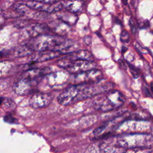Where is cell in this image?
<instances>
[{"label": "cell", "instance_id": "cell-15", "mask_svg": "<svg viewBox=\"0 0 153 153\" xmlns=\"http://www.w3.org/2000/svg\"><path fill=\"white\" fill-rule=\"evenodd\" d=\"M62 7H63V4L60 2H57L54 4H50L48 13H52L57 12V11H60V10H62Z\"/></svg>", "mask_w": 153, "mask_h": 153}, {"label": "cell", "instance_id": "cell-22", "mask_svg": "<svg viewBox=\"0 0 153 153\" xmlns=\"http://www.w3.org/2000/svg\"><path fill=\"white\" fill-rule=\"evenodd\" d=\"M144 90H145V91H144V93H145L146 96H149V97L151 96V94H149V90H148V88H144Z\"/></svg>", "mask_w": 153, "mask_h": 153}, {"label": "cell", "instance_id": "cell-21", "mask_svg": "<svg viewBox=\"0 0 153 153\" xmlns=\"http://www.w3.org/2000/svg\"><path fill=\"white\" fill-rule=\"evenodd\" d=\"M26 23V21H19L18 23L17 22H16V25L17 26V27H22V26H25V25Z\"/></svg>", "mask_w": 153, "mask_h": 153}, {"label": "cell", "instance_id": "cell-13", "mask_svg": "<svg viewBox=\"0 0 153 153\" xmlns=\"http://www.w3.org/2000/svg\"><path fill=\"white\" fill-rule=\"evenodd\" d=\"M1 107L5 111H13L16 107V103L11 99L2 97L1 99Z\"/></svg>", "mask_w": 153, "mask_h": 153}, {"label": "cell", "instance_id": "cell-1", "mask_svg": "<svg viewBox=\"0 0 153 153\" xmlns=\"http://www.w3.org/2000/svg\"><path fill=\"white\" fill-rule=\"evenodd\" d=\"M97 93L95 84H74L64 89L57 97V101L60 105L67 106L91 97Z\"/></svg>", "mask_w": 153, "mask_h": 153}, {"label": "cell", "instance_id": "cell-6", "mask_svg": "<svg viewBox=\"0 0 153 153\" xmlns=\"http://www.w3.org/2000/svg\"><path fill=\"white\" fill-rule=\"evenodd\" d=\"M38 82L22 76L14 84L13 87L14 92L19 96H24L31 93Z\"/></svg>", "mask_w": 153, "mask_h": 153}, {"label": "cell", "instance_id": "cell-4", "mask_svg": "<svg viewBox=\"0 0 153 153\" xmlns=\"http://www.w3.org/2000/svg\"><path fill=\"white\" fill-rule=\"evenodd\" d=\"M57 65L60 68H64L74 74L87 71L94 69L95 67V63L93 61L71 60L66 57L59 60Z\"/></svg>", "mask_w": 153, "mask_h": 153}, {"label": "cell", "instance_id": "cell-24", "mask_svg": "<svg viewBox=\"0 0 153 153\" xmlns=\"http://www.w3.org/2000/svg\"><path fill=\"white\" fill-rule=\"evenodd\" d=\"M126 50H127V48L125 47H123V48H122V51L124 53V52H125Z\"/></svg>", "mask_w": 153, "mask_h": 153}, {"label": "cell", "instance_id": "cell-5", "mask_svg": "<svg viewBox=\"0 0 153 153\" xmlns=\"http://www.w3.org/2000/svg\"><path fill=\"white\" fill-rule=\"evenodd\" d=\"M102 76V71L94 68L87 71L75 74L73 81L74 84H92L101 81Z\"/></svg>", "mask_w": 153, "mask_h": 153}, {"label": "cell", "instance_id": "cell-25", "mask_svg": "<svg viewBox=\"0 0 153 153\" xmlns=\"http://www.w3.org/2000/svg\"><path fill=\"white\" fill-rule=\"evenodd\" d=\"M150 87H151V90L153 92V82H152V83L150 84Z\"/></svg>", "mask_w": 153, "mask_h": 153}, {"label": "cell", "instance_id": "cell-11", "mask_svg": "<svg viewBox=\"0 0 153 153\" xmlns=\"http://www.w3.org/2000/svg\"><path fill=\"white\" fill-rule=\"evenodd\" d=\"M33 50L29 44L19 45L13 51V55L16 57H22L32 54Z\"/></svg>", "mask_w": 153, "mask_h": 153}, {"label": "cell", "instance_id": "cell-23", "mask_svg": "<svg viewBox=\"0 0 153 153\" xmlns=\"http://www.w3.org/2000/svg\"><path fill=\"white\" fill-rule=\"evenodd\" d=\"M122 1V2L124 5H126L127 4V1L128 0H121Z\"/></svg>", "mask_w": 153, "mask_h": 153}, {"label": "cell", "instance_id": "cell-8", "mask_svg": "<svg viewBox=\"0 0 153 153\" xmlns=\"http://www.w3.org/2000/svg\"><path fill=\"white\" fill-rule=\"evenodd\" d=\"M60 54V53L51 50L38 51V53L32 54L30 58V60L33 63L42 62L54 59L58 57Z\"/></svg>", "mask_w": 153, "mask_h": 153}, {"label": "cell", "instance_id": "cell-2", "mask_svg": "<svg viewBox=\"0 0 153 153\" xmlns=\"http://www.w3.org/2000/svg\"><path fill=\"white\" fill-rule=\"evenodd\" d=\"M125 101L124 95L118 90H111L97 101L96 106L102 111H109L120 108Z\"/></svg>", "mask_w": 153, "mask_h": 153}, {"label": "cell", "instance_id": "cell-16", "mask_svg": "<svg viewBox=\"0 0 153 153\" xmlns=\"http://www.w3.org/2000/svg\"><path fill=\"white\" fill-rule=\"evenodd\" d=\"M120 39L123 42H128L129 41V35L126 30H123L120 35Z\"/></svg>", "mask_w": 153, "mask_h": 153}, {"label": "cell", "instance_id": "cell-12", "mask_svg": "<svg viewBox=\"0 0 153 153\" xmlns=\"http://www.w3.org/2000/svg\"><path fill=\"white\" fill-rule=\"evenodd\" d=\"M26 5L29 8L44 12H48L50 6V4H44L35 0L29 1L27 2Z\"/></svg>", "mask_w": 153, "mask_h": 153}, {"label": "cell", "instance_id": "cell-18", "mask_svg": "<svg viewBox=\"0 0 153 153\" xmlns=\"http://www.w3.org/2000/svg\"><path fill=\"white\" fill-rule=\"evenodd\" d=\"M129 25L130 26V27L131 29V30L133 33H134L136 30V24H135V22L132 19H130V21H129Z\"/></svg>", "mask_w": 153, "mask_h": 153}, {"label": "cell", "instance_id": "cell-19", "mask_svg": "<svg viewBox=\"0 0 153 153\" xmlns=\"http://www.w3.org/2000/svg\"><path fill=\"white\" fill-rule=\"evenodd\" d=\"M47 4H53L58 2V0H35Z\"/></svg>", "mask_w": 153, "mask_h": 153}, {"label": "cell", "instance_id": "cell-3", "mask_svg": "<svg viewBox=\"0 0 153 153\" xmlns=\"http://www.w3.org/2000/svg\"><path fill=\"white\" fill-rule=\"evenodd\" d=\"M151 136L145 134H134L120 137L116 142V146L119 148L146 147L148 142L151 141Z\"/></svg>", "mask_w": 153, "mask_h": 153}, {"label": "cell", "instance_id": "cell-20", "mask_svg": "<svg viewBox=\"0 0 153 153\" xmlns=\"http://www.w3.org/2000/svg\"><path fill=\"white\" fill-rule=\"evenodd\" d=\"M83 41H84V42L86 44L90 45V44L91 43V36H88V35H87V36H85L84 37Z\"/></svg>", "mask_w": 153, "mask_h": 153}, {"label": "cell", "instance_id": "cell-14", "mask_svg": "<svg viewBox=\"0 0 153 153\" xmlns=\"http://www.w3.org/2000/svg\"><path fill=\"white\" fill-rule=\"evenodd\" d=\"M124 153H153V150L147 147L128 148Z\"/></svg>", "mask_w": 153, "mask_h": 153}, {"label": "cell", "instance_id": "cell-7", "mask_svg": "<svg viewBox=\"0 0 153 153\" xmlns=\"http://www.w3.org/2000/svg\"><path fill=\"white\" fill-rule=\"evenodd\" d=\"M53 96L48 93H36L33 94L29 100V105L33 108H41L47 106L50 104Z\"/></svg>", "mask_w": 153, "mask_h": 153}, {"label": "cell", "instance_id": "cell-9", "mask_svg": "<svg viewBox=\"0 0 153 153\" xmlns=\"http://www.w3.org/2000/svg\"><path fill=\"white\" fill-rule=\"evenodd\" d=\"M66 57L71 60H82L93 61V56L89 51L87 50H78L74 53H70Z\"/></svg>", "mask_w": 153, "mask_h": 153}, {"label": "cell", "instance_id": "cell-17", "mask_svg": "<svg viewBox=\"0 0 153 153\" xmlns=\"http://www.w3.org/2000/svg\"><path fill=\"white\" fill-rule=\"evenodd\" d=\"M128 66H129V68H130V72H131L134 78H137L139 76V72L137 71V69L134 66L131 65L130 64H128Z\"/></svg>", "mask_w": 153, "mask_h": 153}, {"label": "cell", "instance_id": "cell-10", "mask_svg": "<svg viewBox=\"0 0 153 153\" xmlns=\"http://www.w3.org/2000/svg\"><path fill=\"white\" fill-rule=\"evenodd\" d=\"M48 30V27L41 24H35L31 25L27 31L31 37L35 38L39 35H43Z\"/></svg>", "mask_w": 153, "mask_h": 153}]
</instances>
